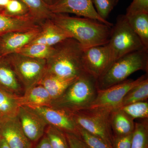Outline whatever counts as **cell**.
Wrapping results in <instances>:
<instances>
[{"label": "cell", "instance_id": "cell-31", "mask_svg": "<svg viewBox=\"0 0 148 148\" xmlns=\"http://www.w3.org/2000/svg\"><path fill=\"white\" fill-rule=\"evenodd\" d=\"M96 12L101 18L107 20L109 14L117 4L119 0H91Z\"/></svg>", "mask_w": 148, "mask_h": 148}, {"label": "cell", "instance_id": "cell-21", "mask_svg": "<svg viewBox=\"0 0 148 148\" xmlns=\"http://www.w3.org/2000/svg\"><path fill=\"white\" fill-rule=\"evenodd\" d=\"M125 15L131 28L148 50V13Z\"/></svg>", "mask_w": 148, "mask_h": 148}, {"label": "cell", "instance_id": "cell-17", "mask_svg": "<svg viewBox=\"0 0 148 148\" xmlns=\"http://www.w3.org/2000/svg\"><path fill=\"white\" fill-rule=\"evenodd\" d=\"M0 89L20 96L24 88L6 56L0 57Z\"/></svg>", "mask_w": 148, "mask_h": 148}, {"label": "cell", "instance_id": "cell-9", "mask_svg": "<svg viewBox=\"0 0 148 148\" xmlns=\"http://www.w3.org/2000/svg\"><path fill=\"white\" fill-rule=\"evenodd\" d=\"M51 13L74 14L102 22L113 27V24L103 19L98 15L94 8L91 0H57L48 6Z\"/></svg>", "mask_w": 148, "mask_h": 148}, {"label": "cell", "instance_id": "cell-1", "mask_svg": "<svg viewBox=\"0 0 148 148\" xmlns=\"http://www.w3.org/2000/svg\"><path fill=\"white\" fill-rule=\"evenodd\" d=\"M76 40L83 49L108 44L112 27L94 19L69 16L68 14H51L50 18Z\"/></svg>", "mask_w": 148, "mask_h": 148}, {"label": "cell", "instance_id": "cell-27", "mask_svg": "<svg viewBox=\"0 0 148 148\" xmlns=\"http://www.w3.org/2000/svg\"><path fill=\"white\" fill-rule=\"evenodd\" d=\"M0 10L11 16H22L30 14L28 8L20 0H0Z\"/></svg>", "mask_w": 148, "mask_h": 148}, {"label": "cell", "instance_id": "cell-37", "mask_svg": "<svg viewBox=\"0 0 148 148\" xmlns=\"http://www.w3.org/2000/svg\"><path fill=\"white\" fill-rule=\"evenodd\" d=\"M43 1L48 6L51 5L53 3L52 0H43Z\"/></svg>", "mask_w": 148, "mask_h": 148}, {"label": "cell", "instance_id": "cell-16", "mask_svg": "<svg viewBox=\"0 0 148 148\" xmlns=\"http://www.w3.org/2000/svg\"><path fill=\"white\" fill-rule=\"evenodd\" d=\"M69 38H73L71 35L49 18L41 24L39 34L31 43L53 47Z\"/></svg>", "mask_w": 148, "mask_h": 148}, {"label": "cell", "instance_id": "cell-29", "mask_svg": "<svg viewBox=\"0 0 148 148\" xmlns=\"http://www.w3.org/2000/svg\"><path fill=\"white\" fill-rule=\"evenodd\" d=\"M133 119H148V103L141 101L132 103L119 108Z\"/></svg>", "mask_w": 148, "mask_h": 148}, {"label": "cell", "instance_id": "cell-23", "mask_svg": "<svg viewBox=\"0 0 148 148\" xmlns=\"http://www.w3.org/2000/svg\"><path fill=\"white\" fill-rule=\"evenodd\" d=\"M148 98L147 77L128 91L123 99L119 108L132 103L147 101Z\"/></svg>", "mask_w": 148, "mask_h": 148}, {"label": "cell", "instance_id": "cell-25", "mask_svg": "<svg viewBox=\"0 0 148 148\" xmlns=\"http://www.w3.org/2000/svg\"><path fill=\"white\" fill-rule=\"evenodd\" d=\"M29 9L30 14L41 24L50 18L52 13L43 0H20Z\"/></svg>", "mask_w": 148, "mask_h": 148}, {"label": "cell", "instance_id": "cell-36", "mask_svg": "<svg viewBox=\"0 0 148 148\" xmlns=\"http://www.w3.org/2000/svg\"><path fill=\"white\" fill-rule=\"evenodd\" d=\"M0 148H10L2 138L0 137Z\"/></svg>", "mask_w": 148, "mask_h": 148}, {"label": "cell", "instance_id": "cell-18", "mask_svg": "<svg viewBox=\"0 0 148 148\" xmlns=\"http://www.w3.org/2000/svg\"><path fill=\"white\" fill-rule=\"evenodd\" d=\"M19 106L51 107L52 100L42 86L38 84L24 90L23 95L17 97Z\"/></svg>", "mask_w": 148, "mask_h": 148}, {"label": "cell", "instance_id": "cell-28", "mask_svg": "<svg viewBox=\"0 0 148 148\" xmlns=\"http://www.w3.org/2000/svg\"><path fill=\"white\" fill-rule=\"evenodd\" d=\"M45 133L52 148H69L66 133L63 130L48 125Z\"/></svg>", "mask_w": 148, "mask_h": 148}, {"label": "cell", "instance_id": "cell-30", "mask_svg": "<svg viewBox=\"0 0 148 148\" xmlns=\"http://www.w3.org/2000/svg\"><path fill=\"white\" fill-rule=\"evenodd\" d=\"M79 136L89 148H113L110 145L103 139L88 132L79 127Z\"/></svg>", "mask_w": 148, "mask_h": 148}, {"label": "cell", "instance_id": "cell-35", "mask_svg": "<svg viewBox=\"0 0 148 148\" xmlns=\"http://www.w3.org/2000/svg\"><path fill=\"white\" fill-rule=\"evenodd\" d=\"M35 148H52L47 138L45 135L41 138Z\"/></svg>", "mask_w": 148, "mask_h": 148}, {"label": "cell", "instance_id": "cell-40", "mask_svg": "<svg viewBox=\"0 0 148 148\" xmlns=\"http://www.w3.org/2000/svg\"><path fill=\"white\" fill-rule=\"evenodd\" d=\"M57 1V0H52V2H53H53H55L56 1Z\"/></svg>", "mask_w": 148, "mask_h": 148}, {"label": "cell", "instance_id": "cell-5", "mask_svg": "<svg viewBox=\"0 0 148 148\" xmlns=\"http://www.w3.org/2000/svg\"><path fill=\"white\" fill-rule=\"evenodd\" d=\"M108 45L110 53L108 68L123 56L138 51L148 50L131 28L125 14L118 16L116 23L112 27Z\"/></svg>", "mask_w": 148, "mask_h": 148}, {"label": "cell", "instance_id": "cell-24", "mask_svg": "<svg viewBox=\"0 0 148 148\" xmlns=\"http://www.w3.org/2000/svg\"><path fill=\"white\" fill-rule=\"evenodd\" d=\"M54 47L49 46L39 43H30L15 53L38 59L47 60L54 51Z\"/></svg>", "mask_w": 148, "mask_h": 148}, {"label": "cell", "instance_id": "cell-39", "mask_svg": "<svg viewBox=\"0 0 148 148\" xmlns=\"http://www.w3.org/2000/svg\"><path fill=\"white\" fill-rule=\"evenodd\" d=\"M1 56V43H0V57Z\"/></svg>", "mask_w": 148, "mask_h": 148}, {"label": "cell", "instance_id": "cell-22", "mask_svg": "<svg viewBox=\"0 0 148 148\" xmlns=\"http://www.w3.org/2000/svg\"><path fill=\"white\" fill-rule=\"evenodd\" d=\"M17 97L0 89V116L2 119L17 116L19 107Z\"/></svg>", "mask_w": 148, "mask_h": 148}, {"label": "cell", "instance_id": "cell-19", "mask_svg": "<svg viewBox=\"0 0 148 148\" xmlns=\"http://www.w3.org/2000/svg\"><path fill=\"white\" fill-rule=\"evenodd\" d=\"M77 78L62 77L46 72L38 84L46 89L53 102L60 97Z\"/></svg>", "mask_w": 148, "mask_h": 148}, {"label": "cell", "instance_id": "cell-2", "mask_svg": "<svg viewBox=\"0 0 148 148\" xmlns=\"http://www.w3.org/2000/svg\"><path fill=\"white\" fill-rule=\"evenodd\" d=\"M54 51L46 60V72L64 78L77 77L86 73L83 66L84 49L73 38L54 46Z\"/></svg>", "mask_w": 148, "mask_h": 148}, {"label": "cell", "instance_id": "cell-26", "mask_svg": "<svg viewBox=\"0 0 148 148\" xmlns=\"http://www.w3.org/2000/svg\"><path fill=\"white\" fill-rule=\"evenodd\" d=\"M131 148H148V119L141 122L135 123Z\"/></svg>", "mask_w": 148, "mask_h": 148}, {"label": "cell", "instance_id": "cell-3", "mask_svg": "<svg viewBox=\"0 0 148 148\" xmlns=\"http://www.w3.org/2000/svg\"><path fill=\"white\" fill-rule=\"evenodd\" d=\"M96 82L97 80L87 73L83 74L52 102L51 107L71 113L88 108L97 95Z\"/></svg>", "mask_w": 148, "mask_h": 148}, {"label": "cell", "instance_id": "cell-34", "mask_svg": "<svg viewBox=\"0 0 148 148\" xmlns=\"http://www.w3.org/2000/svg\"><path fill=\"white\" fill-rule=\"evenodd\" d=\"M69 148H89L79 135L65 132Z\"/></svg>", "mask_w": 148, "mask_h": 148}, {"label": "cell", "instance_id": "cell-32", "mask_svg": "<svg viewBox=\"0 0 148 148\" xmlns=\"http://www.w3.org/2000/svg\"><path fill=\"white\" fill-rule=\"evenodd\" d=\"M148 13V0H132L126 9L125 14Z\"/></svg>", "mask_w": 148, "mask_h": 148}, {"label": "cell", "instance_id": "cell-14", "mask_svg": "<svg viewBox=\"0 0 148 148\" xmlns=\"http://www.w3.org/2000/svg\"><path fill=\"white\" fill-rule=\"evenodd\" d=\"M40 31V27L29 31L10 32L0 36L1 54L5 56L32 42Z\"/></svg>", "mask_w": 148, "mask_h": 148}, {"label": "cell", "instance_id": "cell-15", "mask_svg": "<svg viewBox=\"0 0 148 148\" xmlns=\"http://www.w3.org/2000/svg\"><path fill=\"white\" fill-rule=\"evenodd\" d=\"M40 24L30 14L22 16H11L0 10V36L10 32L36 29L40 27Z\"/></svg>", "mask_w": 148, "mask_h": 148}, {"label": "cell", "instance_id": "cell-4", "mask_svg": "<svg viewBox=\"0 0 148 148\" xmlns=\"http://www.w3.org/2000/svg\"><path fill=\"white\" fill-rule=\"evenodd\" d=\"M148 50L138 51L115 61L97 80L98 89H106L123 82L138 71L148 72Z\"/></svg>", "mask_w": 148, "mask_h": 148}, {"label": "cell", "instance_id": "cell-11", "mask_svg": "<svg viewBox=\"0 0 148 148\" xmlns=\"http://www.w3.org/2000/svg\"><path fill=\"white\" fill-rule=\"evenodd\" d=\"M28 108L41 117L47 125L57 127L65 132L79 135L78 127L71 113L49 106Z\"/></svg>", "mask_w": 148, "mask_h": 148}, {"label": "cell", "instance_id": "cell-38", "mask_svg": "<svg viewBox=\"0 0 148 148\" xmlns=\"http://www.w3.org/2000/svg\"><path fill=\"white\" fill-rule=\"evenodd\" d=\"M2 121V119L1 118V117L0 116V132H1V126Z\"/></svg>", "mask_w": 148, "mask_h": 148}, {"label": "cell", "instance_id": "cell-33", "mask_svg": "<svg viewBox=\"0 0 148 148\" xmlns=\"http://www.w3.org/2000/svg\"><path fill=\"white\" fill-rule=\"evenodd\" d=\"M132 134L123 136H113V148H131Z\"/></svg>", "mask_w": 148, "mask_h": 148}, {"label": "cell", "instance_id": "cell-20", "mask_svg": "<svg viewBox=\"0 0 148 148\" xmlns=\"http://www.w3.org/2000/svg\"><path fill=\"white\" fill-rule=\"evenodd\" d=\"M110 122L114 136L130 135L135 129L134 119L119 109L111 112Z\"/></svg>", "mask_w": 148, "mask_h": 148}, {"label": "cell", "instance_id": "cell-6", "mask_svg": "<svg viewBox=\"0 0 148 148\" xmlns=\"http://www.w3.org/2000/svg\"><path fill=\"white\" fill-rule=\"evenodd\" d=\"M112 112L86 109L71 114L78 126L103 139L112 147L114 136L110 122Z\"/></svg>", "mask_w": 148, "mask_h": 148}, {"label": "cell", "instance_id": "cell-12", "mask_svg": "<svg viewBox=\"0 0 148 148\" xmlns=\"http://www.w3.org/2000/svg\"><path fill=\"white\" fill-rule=\"evenodd\" d=\"M17 116L23 131L32 143L44 136L47 124L34 111L28 107L19 106Z\"/></svg>", "mask_w": 148, "mask_h": 148}, {"label": "cell", "instance_id": "cell-13", "mask_svg": "<svg viewBox=\"0 0 148 148\" xmlns=\"http://www.w3.org/2000/svg\"><path fill=\"white\" fill-rule=\"evenodd\" d=\"M0 137L10 148L32 147V142L24 133L17 116L3 119Z\"/></svg>", "mask_w": 148, "mask_h": 148}, {"label": "cell", "instance_id": "cell-7", "mask_svg": "<svg viewBox=\"0 0 148 148\" xmlns=\"http://www.w3.org/2000/svg\"><path fill=\"white\" fill-rule=\"evenodd\" d=\"M10 62L24 90L38 84L45 73L47 61L13 53L5 56Z\"/></svg>", "mask_w": 148, "mask_h": 148}, {"label": "cell", "instance_id": "cell-10", "mask_svg": "<svg viewBox=\"0 0 148 148\" xmlns=\"http://www.w3.org/2000/svg\"><path fill=\"white\" fill-rule=\"evenodd\" d=\"M109 59L108 44L92 47L83 50L82 62L85 71L97 80L108 68Z\"/></svg>", "mask_w": 148, "mask_h": 148}, {"label": "cell", "instance_id": "cell-8", "mask_svg": "<svg viewBox=\"0 0 148 148\" xmlns=\"http://www.w3.org/2000/svg\"><path fill=\"white\" fill-rule=\"evenodd\" d=\"M147 77V75H144L136 80L126 79L106 89H98L96 97L88 109L111 112L118 109L128 91Z\"/></svg>", "mask_w": 148, "mask_h": 148}]
</instances>
